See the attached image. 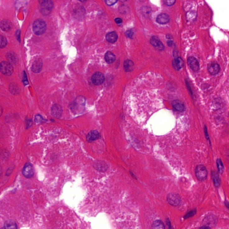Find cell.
Returning a JSON list of instances; mask_svg holds the SVG:
<instances>
[{
  "instance_id": "obj_32",
  "label": "cell",
  "mask_w": 229,
  "mask_h": 229,
  "mask_svg": "<svg viewBox=\"0 0 229 229\" xmlns=\"http://www.w3.org/2000/svg\"><path fill=\"white\" fill-rule=\"evenodd\" d=\"M117 1H114V0H109V1H105V2L108 6H111L114 5V4L117 2Z\"/></svg>"
},
{
  "instance_id": "obj_33",
  "label": "cell",
  "mask_w": 229,
  "mask_h": 229,
  "mask_svg": "<svg viewBox=\"0 0 229 229\" xmlns=\"http://www.w3.org/2000/svg\"><path fill=\"white\" fill-rule=\"evenodd\" d=\"M196 211H192L190 212H189V213H188V214H186V215L185 216V218H188V217H191L193 216L194 215V214H196Z\"/></svg>"
},
{
  "instance_id": "obj_22",
  "label": "cell",
  "mask_w": 229,
  "mask_h": 229,
  "mask_svg": "<svg viewBox=\"0 0 229 229\" xmlns=\"http://www.w3.org/2000/svg\"><path fill=\"white\" fill-rule=\"evenodd\" d=\"M4 228L5 229H17V226L13 220H8L4 223Z\"/></svg>"
},
{
  "instance_id": "obj_23",
  "label": "cell",
  "mask_w": 229,
  "mask_h": 229,
  "mask_svg": "<svg viewBox=\"0 0 229 229\" xmlns=\"http://www.w3.org/2000/svg\"><path fill=\"white\" fill-rule=\"evenodd\" d=\"M116 57L115 55L111 52H107L105 54V60L108 64H111L115 61Z\"/></svg>"
},
{
  "instance_id": "obj_31",
  "label": "cell",
  "mask_w": 229,
  "mask_h": 229,
  "mask_svg": "<svg viewBox=\"0 0 229 229\" xmlns=\"http://www.w3.org/2000/svg\"><path fill=\"white\" fill-rule=\"evenodd\" d=\"M175 1H174V0H167V1H165V3L167 6H171L175 4Z\"/></svg>"
},
{
  "instance_id": "obj_25",
  "label": "cell",
  "mask_w": 229,
  "mask_h": 229,
  "mask_svg": "<svg viewBox=\"0 0 229 229\" xmlns=\"http://www.w3.org/2000/svg\"><path fill=\"white\" fill-rule=\"evenodd\" d=\"M152 229H165L163 222L159 220L155 221L152 224Z\"/></svg>"
},
{
  "instance_id": "obj_2",
  "label": "cell",
  "mask_w": 229,
  "mask_h": 229,
  "mask_svg": "<svg viewBox=\"0 0 229 229\" xmlns=\"http://www.w3.org/2000/svg\"><path fill=\"white\" fill-rule=\"evenodd\" d=\"M47 26L45 22L41 19H38L33 24V30L36 35H41L46 30Z\"/></svg>"
},
{
  "instance_id": "obj_18",
  "label": "cell",
  "mask_w": 229,
  "mask_h": 229,
  "mask_svg": "<svg viewBox=\"0 0 229 229\" xmlns=\"http://www.w3.org/2000/svg\"><path fill=\"white\" fill-rule=\"evenodd\" d=\"M1 28L3 30L5 31H8L11 30L12 28V23L7 20H2L1 22Z\"/></svg>"
},
{
  "instance_id": "obj_5",
  "label": "cell",
  "mask_w": 229,
  "mask_h": 229,
  "mask_svg": "<svg viewBox=\"0 0 229 229\" xmlns=\"http://www.w3.org/2000/svg\"><path fill=\"white\" fill-rule=\"evenodd\" d=\"M1 71L4 75H12L14 72V68L12 64L7 61H2L1 63Z\"/></svg>"
},
{
  "instance_id": "obj_4",
  "label": "cell",
  "mask_w": 229,
  "mask_h": 229,
  "mask_svg": "<svg viewBox=\"0 0 229 229\" xmlns=\"http://www.w3.org/2000/svg\"><path fill=\"white\" fill-rule=\"evenodd\" d=\"M195 175L200 181H204L207 178L208 171L205 166L203 165H199L195 169Z\"/></svg>"
},
{
  "instance_id": "obj_40",
  "label": "cell",
  "mask_w": 229,
  "mask_h": 229,
  "mask_svg": "<svg viewBox=\"0 0 229 229\" xmlns=\"http://www.w3.org/2000/svg\"><path fill=\"white\" fill-rule=\"evenodd\" d=\"M225 205L227 206V207L229 208V203L227 202H225Z\"/></svg>"
},
{
  "instance_id": "obj_1",
  "label": "cell",
  "mask_w": 229,
  "mask_h": 229,
  "mask_svg": "<svg viewBox=\"0 0 229 229\" xmlns=\"http://www.w3.org/2000/svg\"><path fill=\"white\" fill-rule=\"evenodd\" d=\"M85 99L83 97H78L70 106L71 111L74 114L82 113L85 109Z\"/></svg>"
},
{
  "instance_id": "obj_36",
  "label": "cell",
  "mask_w": 229,
  "mask_h": 229,
  "mask_svg": "<svg viewBox=\"0 0 229 229\" xmlns=\"http://www.w3.org/2000/svg\"><path fill=\"white\" fill-rule=\"evenodd\" d=\"M173 41L171 40H169L168 42H167V44H168V45L169 47H171L172 45L173 44Z\"/></svg>"
},
{
  "instance_id": "obj_10",
  "label": "cell",
  "mask_w": 229,
  "mask_h": 229,
  "mask_svg": "<svg viewBox=\"0 0 229 229\" xmlns=\"http://www.w3.org/2000/svg\"><path fill=\"white\" fill-rule=\"evenodd\" d=\"M188 63L190 68L194 72H197L200 69V64L198 60L195 57H191L188 59Z\"/></svg>"
},
{
  "instance_id": "obj_8",
  "label": "cell",
  "mask_w": 229,
  "mask_h": 229,
  "mask_svg": "<svg viewBox=\"0 0 229 229\" xmlns=\"http://www.w3.org/2000/svg\"><path fill=\"white\" fill-rule=\"evenodd\" d=\"M91 80L95 85H100L104 82L105 77L102 72H95L92 76Z\"/></svg>"
},
{
  "instance_id": "obj_38",
  "label": "cell",
  "mask_w": 229,
  "mask_h": 229,
  "mask_svg": "<svg viewBox=\"0 0 229 229\" xmlns=\"http://www.w3.org/2000/svg\"><path fill=\"white\" fill-rule=\"evenodd\" d=\"M31 124H32V121L31 120H28V122H27V127L30 126Z\"/></svg>"
},
{
  "instance_id": "obj_20",
  "label": "cell",
  "mask_w": 229,
  "mask_h": 229,
  "mask_svg": "<svg viewBox=\"0 0 229 229\" xmlns=\"http://www.w3.org/2000/svg\"><path fill=\"white\" fill-rule=\"evenodd\" d=\"M106 40L108 42L114 43L117 41L118 39V35L115 31L109 32L107 33L106 36Z\"/></svg>"
},
{
  "instance_id": "obj_12",
  "label": "cell",
  "mask_w": 229,
  "mask_h": 229,
  "mask_svg": "<svg viewBox=\"0 0 229 229\" xmlns=\"http://www.w3.org/2000/svg\"><path fill=\"white\" fill-rule=\"evenodd\" d=\"M207 68L208 72L212 75L217 74L220 71V65L216 63H209L208 65Z\"/></svg>"
},
{
  "instance_id": "obj_14",
  "label": "cell",
  "mask_w": 229,
  "mask_h": 229,
  "mask_svg": "<svg viewBox=\"0 0 229 229\" xmlns=\"http://www.w3.org/2000/svg\"><path fill=\"white\" fill-rule=\"evenodd\" d=\"M184 61L181 57H177L173 61V66L177 70H180L184 66Z\"/></svg>"
},
{
  "instance_id": "obj_11",
  "label": "cell",
  "mask_w": 229,
  "mask_h": 229,
  "mask_svg": "<svg viewBox=\"0 0 229 229\" xmlns=\"http://www.w3.org/2000/svg\"><path fill=\"white\" fill-rule=\"evenodd\" d=\"M150 44L158 51H161L164 49V46L158 38L155 36H153L150 40Z\"/></svg>"
},
{
  "instance_id": "obj_13",
  "label": "cell",
  "mask_w": 229,
  "mask_h": 229,
  "mask_svg": "<svg viewBox=\"0 0 229 229\" xmlns=\"http://www.w3.org/2000/svg\"><path fill=\"white\" fill-rule=\"evenodd\" d=\"M100 133L97 131H91L88 133L86 136V140L88 142H92L100 138Z\"/></svg>"
},
{
  "instance_id": "obj_21",
  "label": "cell",
  "mask_w": 229,
  "mask_h": 229,
  "mask_svg": "<svg viewBox=\"0 0 229 229\" xmlns=\"http://www.w3.org/2000/svg\"><path fill=\"white\" fill-rule=\"evenodd\" d=\"M211 176L215 187H218L220 185L221 181L218 174L215 171H212Z\"/></svg>"
},
{
  "instance_id": "obj_39",
  "label": "cell",
  "mask_w": 229,
  "mask_h": 229,
  "mask_svg": "<svg viewBox=\"0 0 229 229\" xmlns=\"http://www.w3.org/2000/svg\"><path fill=\"white\" fill-rule=\"evenodd\" d=\"M166 37L169 40L171 39L172 38V37L171 35H167L166 36Z\"/></svg>"
},
{
  "instance_id": "obj_34",
  "label": "cell",
  "mask_w": 229,
  "mask_h": 229,
  "mask_svg": "<svg viewBox=\"0 0 229 229\" xmlns=\"http://www.w3.org/2000/svg\"><path fill=\"white\" fill-rule=\"evenodd\" d=\"M126 35L128 37L130 38H132L133 35V33L131 30H128L126 32Z\"/></svg>"
},
{
  "instance_id": "obj_26",
  "label": "cell",
  "mask_w": 229,
  "mask_h": 229,
  "mask_svg": "<svg viewBox=\"0 0 229 229\" xmlns=\"http://www.w3.org/2000/svg\"><path fill=\"white\" fill-rule=\"evenodd\" d=\"M96 167L99 171H106L107 168V166L105 162L103 161H99L96 163Z\"/></svg>"
},
{
  "instance_id": "obj_28",
  "label": "cell",
  "mask_w": 229,
  "mask_h": 229,
  "mask_svg": "<svg viewBox=\"0 0 229 229\" xmlns=\"http://www.w3.org/2000/svg\"><path fill=\"white\" fill-rule=\"evenodd\" d=\"M7 44V40L5 37L1 35L0 37V46L2 49L5 48Z\"/></svg>"
},
{
  "instance_id": "obj_24",
  "label": "cell",
  "mask_w": 229,
  "mask_h": 229,
  "mask_svg": "<svg viewBox=\"0 0 229 229\" xmlns=\"http://www.w3.org/2000/svg\"><path fill=\"white\" fill-rule=\"evenodd\" d=\"M7 58L10 63L16 64L18 62V58L16 54L12 52H9L7 54Z\"/></svg>"
},
{
  "instance_id": "obj_37",
  "label": "cell",
  "mask_w": 229,
  "mask_h": 229,
  "mask_svg": "<svg viewBox=\"0 0 229 229\" xmlns=\"http://www.w3.org/2000/svg\"><path fill=\"white\" fill-rule=\"evenodd\" d=\"M199 229H211V228L207 226H204V227H201Z\"/></svg>"
},
{
  "instance_id": "obj_27",
  "label": "cell",
  "mask_w": 229,
  "mask_h": 229,
  "mask_svg": "<svg viewBox=\"0 0 229 229\" xmlns=\"http://www.w3.org/2000/svg\"><path fill=\"white\" fill-rule=\"evenodd\" d=\"M216 162L218 172L220 174H222L224 171V168L222 162L220 159H217Z\"/></svg>"
},
{
  "instance_id": "obj_3",
  "label": "cell",
  "mask_w": 229,
  "mask_h": 229,
  "mask_svg": "<svg viewBox=\"0 0 229 229\" xmlns=\"http://www.w3.org/2000/svg\"><path fill=\"white\" fill-rule=\"evenodd\" d=\"M53 8H54V3L53 2L46 0L42 2L40 6V10L43 15L46 16L51 13Z\"/></svg>"
},
{
  "instance_id": "obj_17",
  "label": "cell",
  "mask_w": 229,
  "mask_h": 229,
  "mask_svg": "<svg viewBox=\"0 0 229 229\" xmlns=\"http://www.w3.org/2000/svg\"><path fill=\"white\" fill-rule=\"evenodd\" d=\"M43 66V62L40 59L36 60L32 64V70L35 73L40 72Z\"/></svg>"
},
{
  "instance_id": "obj_30",
  "label": "cell",
  "mask_w": 229,
  "mask_h": 229,
  "mask_svg": "<svg viewBox=\"0 0 229 229\" xmlns=\"http://www.w3.org/2000/svg\"><path fill=\"white\" fill-rule=\"evenodd\" d=\"M204 133L205 134L206 138L207 139V141L209 142L210 145H211V142H210V138H209V135H208V132L207 127L205 125L204 126Z\"/></svg>"
},
{
  "instance_id": "obj_7",
  "label": "cell",
  "mask_w": 229,
  "mask_h": 229,
  "mask_svg": "<svg viewBox=\"0 0 229 229\" xmlns=\"http://www.w3.org/2000/svg\"><path fill=\"white\" fill-rule=\"evenodd\" d=\"M22 173L26 178H30L34 175L35 170L30 163H26L24 165L22 171Z\"/></svg>"
},
{
  "instance_id": "obj_15",
  "label": "cell",
  "mask_w": 229,
  "mask_h": 229,
  "mask_svg": "<svg viewBox=\"0 0 229 229\" xmlns=\"http://www.w3.org/2000/svg\"><path fill=\"white\" fill-rule=\"evenodd\" d=\"M170 20L169 16L166 14H161L158 15L156 18L157 23L160 24H165Z\"/></svg>"
},
{
  "instance_id": "obj_29",
  "label": "cell",
  "mask_w": 229,
  "mask_h": 229,
  "mask_svg": "<svg viewBox=\"0 0 229 229\" xmlns=\"http://www.w3.org/2000/svg\"><path fill=\"white\" fill-rule=\"evenodd\" d=\"M35 120L37 123H40L44 121V119L42 117L41 115H35Z\"/></svg>"
},
{
  "instance_id": "obj_16",
  "label": "cell",
  "mask_w": 229,
  "mask_h": 229,
  "mask_svg": "<svg viewBox=\"0 0 229 229\" xmlns=\"http://www.w3.org/2000/svg\"><path fill=\"white\" fill-rule=\"evenodd\" d=\"M172 106L175 110L180 112H183L185 109V105L181 101L178 100H174L172 102Z\"/></svg>"
},
{
  "instance_id": "obj_6",
  "label": "cell",
  "mask_w": 229,
  "mask_h": 229,
  "mask_svg": "<svg viewBox=\"0 0 229 229\" xmlns=\"http://www.w3.org/2000/svg\"><path fill=\"white\" fill-rule=\"evenodd\" d=\"M167 200L169 204L172 206H179L181 203V198L178 194L176 193H169L167 197Z\"/></svg>"
},
{
  "instance_id": "obj_19",
  "label": "cell",
  "mask_w": 229,
  "mask_h": 229,
  "mask_svg": "<svg viewBox=\"0 0 229 229\" xmlns=\"http://www.w3.org/2000/svg\"><path fill=\"white\" fill-rule=\"evenodd\" d=\"M124 68L127 72H129L133 70L134 64L133 61L129 60H125L124 63Z\"/></svg>"
},
{
  "instance_id": "obj_41",
  "label": "cell",
  "mask_w": 229,
  "mask_h": 229,
  "mask_svg": "<svg viewBox=\"0 0 229 229\" xmlns=\"http://www.w3.org/2000/svg\"><path fill=\"white\" fill-rule=\"evenodd\" d=\"M5 229V228H4L3 227V228H2V229Z\"/></svg>"
},
{
  "instance_id": "obj_9",
  "label": "cell",
  "mask_w": 229,
  "mask_h": 229,
  "mask_svg": "<svg viewBox=\"0 0 229 229\" xmlns=\"http://www.w3.org/2000/svg\"><path fill=\"white\" fill-rule=\"evenodd\" d=\"M51 112L52 115L55 118H60L62 116L63 109L60 105L55 104L51 108Z\"/></svg>"
},
{
  "instance_id": "obj_35",
  "label": "cell",
  "mask_w": 229,
  "mask_h": 229,
  "mask_svg": "<svg viewBox=\"0 0 229 229\" xmlns=\"http://www.w3.org/2000/svg\"><path fill=\"white\" fill-rule=\"evenodd\" d=\"M115 22H116V23H117V24H121L123 22L122 19L121 18H115Z\"/></svg>"
}]
</instances>
